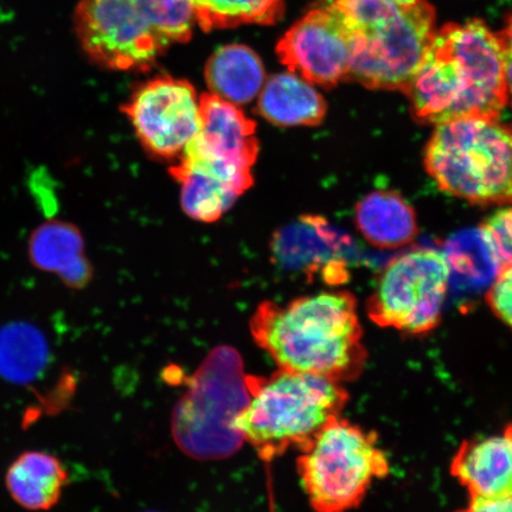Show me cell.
Listing matches in <instances>:
<instances>
[{
	"instance_id": "1",
	"label": "cell",
	"mask_w": 512,
	"mask_h": 512,
	"mask_svg": "<svg viewBox=\"0 0 512 512\" xmlns=\"http://www.w3.org/2000/svg\"><path fill=\"white\" fill-rule=\"evenodd\" d=\"M416 123L501 117L508 105L504 59L496 32L482 19L437 30L406 92Z\"/></svg>"
},
{
	"instance_id": "17",
	"label": "cell",
	"mask_w": 512,
	"mask_h": 512,
	"mask_svg": "<svg viewBox=\"0 0 512 512\" xmlns=\"http://www.w3.org/2000/svg\"><path fill=\"white\" fill-rule=\"evenodd\" d=\"M355 223L371 246L395 249L411 245L419 234L414 208L394 190H375L355 209Z\"/></svg>"
},
{
	"instance_id": "11",
	"label": "cell",
	"mask_w": 512,
	"mask_h": 512,
	"mask_svg": "<svg viewBox=\"0 0 512 512\" xmlns=\"http://www.w3.org/2000/svg\"><path fill=\"white\" fill-rule=\"evenodd\" d=\"M123 112L144 150L175 163L201 128L200 96L187 80L158 76L130 95Z\"/></svg>"
},
{
	"instance_id": "8",
	"label": "cell",
	"mask_w": 512,
	"mask_h": 512,
	"mask_svg": "<svg viewBox=\"0 0 512 512\" xmlns=\"http://www.w3.org/2000/svg\"><path fill=\"white\" fill-rule=\"evenodd\" d=\"M389 459L374 432L342 416L332 420L297 459V470L315 512L360 507L375 480L388 476Z\"/></svg>"
},
{
	"instance_id": "26",
	"label": "cell",
	"mask_w": 512,
	"mask_h": 512,
	"mask_svg": "<svg viewBox=\"0 0 512 512\" xmlns=\"http://www.w3.org/2000/svg\"><path fill=\"white\" fill-rule=\"evenodd\" d=\"M505 85H507L508 104L512 105V57L503 56Z\"/></svg>"
},
{
	"instance_id": "14",
	"label": "cell",
	"mask_w": 512,
	"mask_h": 512,
	"mask_svg": "<svg viewBox=\"0 0 512 512\" xmlns=\"http://www.w3.org/2000/svg\"><path fill=\"white\" fill-rule=\"evenodd\" d=\"M450 472L470 499L512 497V422L501 432L464 440Z\"/></svg>"
},
{
	"instance_id": "10",
	"label": "cell",
	"mask_w": 512,
	"mask_h": 512,
	"mask_svg": "<svg viewBox=\"0 0 512 512\" xmlns=\"http://www.w3.org/2000/svg\"><path fill=\"white\" fill-rule=\"evenodd\" d=\"M200 106V132L172 164L220 179L243 195L253 187L260 151L256 123L238 105L211 93L200 96Z\"/></svg>"
},
{
	"instance_id": "6",
	"label": "cell",
	"mask_w": 512,
	"mask_h": 512,
	"mask_svg": "<svg viewBox=\"0 0 512 512\" xmlns=\"http://www.w3.org/2000/svg\"><path fill=\"white\" fill-rule=\"evenodd\" d=\"M424 165L441 191L480 206L512 202V123L460 118L435 126Z\"/></svg>"
},
{
	"instance_id": "25",
	"label": "cell",
	"mask_w": 512,
	"mask_h": 512,
	"mask_svg": "<svg viewBox=\"0 0 512 512\" xmlns=\"http://www.w3.org/2000/svg\"><path fill=\"white\" fill-rule=\"evenodd\" d=\"M496 36L503 56L512 57V14L507 18L503 30L496 32Z\"/></svg>"
},
{
	"instance_id": "19",
	"label": "cell",
	"mask_w": 512,
	"mask_h": 512,
	"mask_svg": "<svg viewBox=\"0 0 512 512\" xmlns=\"http://www.w3.org/2000/svg\"><path fill=\"white\" fill-rule=\"evenodd\" d=\"M46 339L29 326H10L0 331V377L15 384L35 381L46 369Z\"/></svg>"
},
{
	"instance_id": "16",
	"label": "cell",
	"mask_w": 512,
	"mask_h": 512,
	"mask_svg": "<svg viewBox=\"0 0 512 512\" xmlns=\"http://www.w3.org/2000/svg\"><path fill=\"white\" fill-rule=\"evenodd\" d=\"M69 482L61 460L48 452L27 451L11 463L5 485L12 499L25 510L53 509Z\"/></svg>"
},
{
	"instance_id": "22",
	"label": "cell",
	"mask_w": 512,
	"mask_h": 512,
	"mask_svg": "<svg viewBox=\"0 0 512 512\" xmlns=\"http://www.w3.org/2000/svg\"><path fill=\"white\" fill-rule=\"evenodd\" d=\"M478 230L499 268L512 264V207L498 210Z\"/></svg>"
},
{
	"instance_id": "9",
	"label": "cell",
	"mask_w": 512,
	"mask_h": 512,
	"mask_svg": "<svg viewBox=\"0 0 512 512\" xmlns=\"http://www.w3.org/2000/svg\"><path fill=\"white\" fill-rule=\"evenodd\" d=\"M451 278L445 253L413 249L389 262L367 302V315L381 328L420 336L437 329Z\"/></svg>"
},
{
	"instance_id": "7",
	"label": "cell",
	"mask_w": 512,
	"mask_h": 512,
	"mask_svg": "<svg viewBox=\"0 0 512 512\" xmlns=\"http://www.w3.org/2000/svg\"><path fill=\"white\" fill-rule=\"evenodd\" d=\"M248 375L238 351L219 347L190 377L171 420L172 437L187 456L216 460L240 450L235 421L251 399Z\"/></svg>"
},
{
	"instance_id": "5",
	"label": "cell",
	"mask_w": 512,
	"mask_h": 512,
	"mask_svg": "<svg viewBox=\"0 0 512 512\" xmlns=\"http://www.w3.org/2000/svg\"><path fill=\"white\" fill-rule=\"evenodd\" d=\"M248 405L235 428L258 456L271 462L291 448L303 452L332 420L342 416L349 394L326 377L278 369L248 375Z\"/></svg>"
},
{
	"instance_id": "2",
	"label": "cell",
	"mask_w": 512,
	"mask_h": 512,
	"mask_svg": "<svg viewBox=\"0 0 512 512\" xmlns=\"http://www.w3.org/2000/svg\"><path fill=\"white\" fill-rule=\"evenodd\" d=\"M249 330L279 369L344 384L356 380L367 363L357 302L349 291L299 297L284 306L267 300L256 307Z\"/></svg>"
},
{
	"instance_id": "20",
	"label": "cell",
	"mask_w": 512,
	"mask_h": 512,
	"mask_svg": "<svg viewBox=\"0 0 512 512\" xmlns=\"http://www.w3.org/2000/svg\"><path fill=\"white\" fill-rule=\"evenodd\" d=\"M202 30L232 29L241 25H273L284 16L285 0H191Z\"/></svg>"
},
{
	"instance_id": "21",
	"label": "cell",
	"mask_w": 512,
	"mask_h": 512,
	"mask_svg": "<svg viewBox=\"0 0 512 512\" xmlns=\"http://www.w3.org/2000/svg\"><path fill=\"white\" fill-rule=\"evenodd\" d=\"M181 185V204L190 219L203 223L219 221L241 196L228 184L201 172L169 170Z\"/></svg>"
},
{
	"instance_id": "15",
	"label": "cell",
	"mask_w": 512,
	"mask_h": 512,
	"mask_svg": "<svg viewBox=\"0 0 512 512\" xmlns=\"http://www.w3.org/2000/svg\"><path fill=\"white\" fill-rule=\"evenodd\" d=\"M256 112L273 125L315 127L323 123L328 104L312 83L288 72L266 80Z\"/></svg>"
},
{
	"instance_id": "13",
	"label": "cell",
	"mask_w": 512,
	"mask_h": 512,
	"mask_svg": "<svg viewBox=\"0 0 512 512\" xmlns=\"http://www.w3.org/2000/svg\"><path fill=\"white\" fill-rule=\"evenodd\" d=\"M350 247L348 236L339 233L322 216L304 215L274 235L272 253L278 265L341 285L350 278L343 258Z\"/></svg>"
},
{
	"instance_id": "23",
	"label": "cell",
	"mask_w": 512,
	"mask_h": 512,
	"mask_svg": "<svg viewBox=\"0 0 512 512\" xmlns=\"http://www.w3.org/2000/svg\"><path fill=\"white\" fill-rule=\"evenodd\" d=\"M486 303L512 331V264L499 268L494 283L486 293Z\"/></svg>"
},
{
	"instance_id": "4",
	"label": "cell",
	"mask_w": 512,
	"mask_h": 512,
	"mask_svg": "<svg viewBox=\"0 0 512 512\" xmlns=\"http://www.w3.org/2000/svg\"><path fill=\"white\" fill-rule=\"evenodd\" d=\"M191 0H80L74 29L83 53L114 72L146 70L171 46L188 42Z\"/></svg>"
},
{
	"instance_id": "18",
	"label": "cell",
	"mask_w": 512,
	"mask_h": 512,
	"mask_svg": "<svg viewBox=\"0 0 512 512\" xmlns=\"http://www.w3.org/2000/svg\"><path fill=\"white\" fill-rule=\"evenodd\" d=\"M204 78L209 93L238 106L259 96L267 80L259 55L242 44L217 49L209 57Z\"/></svg>"
},
{
	"instance_id": "3",
	"label": "cell",
	"mask_w": 512,
	"mask_h": 512,
	"mask_svg": "<svg viewBox=\"0 0 512 512\" xmlns=\"http://www.w3.org/2000/svg\"><path fill=\"white\" fill-rule=\"evenodd\" d=\"M330 8L351 41L349 81L373 91L406 94L437 34V14L427 0H332Z\"/></svg>"
},
{
	"instance_id": "27",
	"label": "cell",
	"mask_w": 512,
	"mask_h": 512,
	"mask_svg": "<svg viewBox=\"0 0 512 512\" xmlns=\"http://www.w3.org/2000/svg\"><path fill=\"white\" fill-rule=\"evenodd\" d=\"M390 2L400 4V5H409L416 2V0H390Z\"/></svg>"
},
{
	"instance_id": "24",
	"label": "cell",
	"mask_w": 512,
	"mask_h": 512,
	"mask_svg": "<svg viewBox=\"0 0 512 512\" xmlns=\"http://www.w3.org/2000/svg\"><path fill=\"white\" fill-rule=\"evenodd\" d=\"M454 512H512V497L470 499L466 507Z\"/></svg>"
},
{
	"instance_id": "12",
	"label": "cell",
	"mask_w": 512,
	"mask_h": 512,
	"mask_svg": "<svg viewBox=\"0 0 512 512\" xmlns=\"http://www.w3.org/2000/svg\"><path fill=\"white\" fill-rule=\"evenodd\" d=\"M277 54L288 72L313 86L332 88L349 79V32L329 5L307 12L292 25L279 41Z\"/></svg>"
}]
</instances>
